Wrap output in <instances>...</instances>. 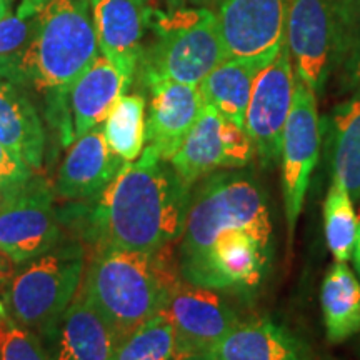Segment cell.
Masks as SVG:
<instances>
[{
	"label": "cell",
	"mask_w": 360,
	"mask_h": 360,
	"mask_svg": "<svg viewBox=\"0 0 360 360\" xmlns=\"http://www.w3.org/2000/svg\"><path fill=\"white\" fill-rule=\"evenodd\" d=\"M152 147L125 162L96 197L82 233L94 250L152 252L182 236L191 187Z\"/></svg>",
	"instance_id": "obj_1"
},
{
	"label": "cell",
	"mask_w": 360,
	"mask_h": 360,
	"mask_svg": "<svg viewBox=\"0 0 360 360\" xmlns=\"http://www.w3.org/2000/svg\"><path fill=\"white\" fill-rule=\"evenodd\" d=\"M98 52L90 0H37L29 37L0 57V75L64 103Z\"/></svg>",
	"instance_id": "obj_2"
},
{
	"label": "cell",
	"mask_w": 360,
	"mask_h": 360,
	"mask_svg": "<svg viewBox=\"0 0 360 360\" xmlns=\"http://www.w3.org/2000/svg\"><path fill=\"white\" fill-rule=\"evenodd\" d=\"M172 245L160 249L92 250L80 289L96 305L119 345L160 314L170 292L182 281Z\"/></svg>",
	"instance_id": "obj_3"
},
{
	"label": "cell",
	"mask_w": 360,
	"mask_h": 360,
	"mask_svg": "<svg viewBox=\"0 0 360 360\" xmlns=\"http://www.w3.org/2000/svg\"><path fill=\"white\" fill-rule=\"evenodd\" d=\"M245 231L272 249V217L262 184L250 172H212L192 187L180 242V270L197 262L222 232Z\"/></svg>",
	"instance_id": "obj_4"
},
{
	"label": "cell",
	"mask_w": 360,
	"mask_h": 360,
	"mask_svg": "<svg viewBox=\"0 0 360 360\" xmlns=\"http://www.w3.org/2000/svg\"><path fill=\"white\" fill-rule=\"evenodd\" d=\"M150 29L155 40L143 49L141 80H174L200 85L215 67L227 60L220 37L217 13L207 7L155 11Z\"/></svg>",
	"instance_id": "obj_5"
},
{
	"label": "cell",
	"mask_w": 360,
	"mask_h": 360,
	"mask_svg": "<svg viewBox=\"0 0 360 360\" xmlns=\"http://www.w3.org/2000/svg\"><path fill=\"white\" fill-rule=\"evenodd\" d=\"M85 270V250L80 244L53 247L30 260L8 285L7 304L13 321L49 337L79 292Z\"/></svg>",
	"instance_id": "obj_6"
},
{
	"label": "cell",
	"mask_w": 360,
	"mask_h": 360,
	"mask_svg": "<svg viewBox=\"0 0 360 360\" xmlns=\"http://www.w3.org/2000/svg\"><path fill=\"white\" fill-rule=\"evenodd\" d=\"M347 12L349 0H289L285 42L299 80L315 94L339 69Z\"/></svg>",
	"instance_id": "obj_7"
},
{
	"label": "cell",
	"mask_w": 360,
	"mask_h": 360,
	"mask_svg": "<svg viewBox=\"0 0 360 360\" xmlns=\"http://www.w3.org/2000/svg\"><path fill=\"white\" fill-rule=\"evenodd\" d=\"M321 134L322 125L319 119L315 92L302 80H297L294 102L283 129L281 150L283 210L290 242L302 212L310 177L319 160Z\"/></svg>",
	"instance_id": "obj_8"
},
{
	"label": "cell",
	"mask_w": 360,
	"mask_h": 360,
	"mask_svg": "<svg viewBox=\"0 0 360 360\" xmlns=\"http://www.w3.org/2000/svg\"><path fill=\"white\" fill-rule=\"evenodd\" d=\"M295 84L289 45L283 42L277 57L255 79L245 114V130L265 169H272L281 160L282 135L294 102Z\"/></svg>",
	"instance_id": "obj_9"
},
{
	"label": "cell",
	"mask_w": 360,
	"mask_h": 360,
	"mask_svg": "<svg viewBox=\"0 0 360 360\" xmlns=\"http://www.w3.org/2000/svg\"><path fill=\"white\" fill-rule=\"evenodd\" d=\"M255 157L245 127L224 119L217 110L205 105L170 165L186 184L193 187L207 174L219 169H242Z\"/></svg>",
	"instance_id": "obj_10"
},
{
	"label": "cell",
	"mask_w": 360,
	"mask_h": 360,
	"mask_svg": "<svg viewBox=\"0 0 360 360\" xmlns=\"http://www.w3.org/2000/svg\"><path fill=\"white\" fill-rule=\"evenodd\" d=\"M177 335L175 360L207 354L238 323V317L217 290L180 281L160 310Z\"/></svg>",
	"instance_id": "obj_11"
},
{
	"label": "cell",
	"mask_w": 360,
	"mask_h": 360,
	"mask_svg": "<svg viewBox=\"0 0 360 360\" xmlns=\"http://www.w3.org/2000/svg\"><path fill=\"white\" fill-rule=\"evenodd\" d=\"M53 197L45 180L32 177L11 200L0 205V250L25 264L47 254L60 238Z\"/></svg>",
	"instance_id": "obj_12"
},
{
	"label": "cell",
	"mask_w": 360,
	"mask_h": 360,
	"mask_svg": "<svg viewBox=\"0 0 360 360\" xmlns=\"http://www.w3.org/2000/svg\"><path fill=\"white\" fill-rule=\"evenodd\" d=\"M272 249L245 231H227L202 257L180 270L187 282L220 292H250L262 281Z\"/></svg>",
	"instance_id": "obj_13"
},
{
	"label": "cell",
	"mask_w": 360,
	"mask_h": 360,
	"mask_svg": "<svg viewBox=\"0 0 360 360\" xmlns=\"http://www.w3.org/2000/svg\"><path fill=\"white\" fill-rule=\"evenodd\" d=\"M289 0H220L217 20L227 57L278 51L285 40Z\"/></svg>",
	"instance_id": "obj_14"
},
{
	"label": "cell",
	"mask_w": 360,
	"mask_h": 360,
	"mask_svg": "<svg viewBox=\"0 0 360 360\" xmlns=\"http://www.w3.org/2000/svg\"><path fill=\"white\" fill-rule=\"evenodd\" d=\"M98 51L134 80L155 8L148 0H90Z\"/></svg>",
	"instance_id": "obj_15"
},
{
	"label": "cell",
	"mask_w": 360,
	"mask_h": 360,
	"mask_svg": "<svg viewBox=\"0 0 360 360\" xmlns=\"http://www.w3.org/2000/svg\"><path fill=\"white\" fill-rule=\"evenodd\" d=\"M150 107L146 129V142L160 159L170 162L205 109L199 85L174 80L147 84Z\"/></svg>",
	"instance_id": "obj_16"
},
{
	"label": "cell",
	"mask_w": 360,
	"mask_h": 360,
	"mask_svg": "<svg viewBox=\"0 0 360 360\" xmlns=\"http://www.w3.org/2000/svg\"><path fill=\"white\" fill-rule=\"evenodd\" d=\"M125 162L105 141L102 127L84 134L69 148L56 180V193L67 200L96 199Z\"/></svg>",
	"instance_id": "obj_17"
},
{
	"label": "cell",
	"mask_w": 360,
	"mask_h": 360,
	"mask_svg": "<svg viewBox=\"0 0 360 360\" xmlns=\"http://www.w3.org/2000/svg\"><path fill=\"white\" fill-rule=\"evenodd\" d=\"M49 337L53 360H112L119 347L110 326L80 287Z\"/></svg>",
	"instance_id": "obj_18"
},
{
	"label": "cell",
	"mask_w": 360,
	"mask_h": 360,
	"mask_svg": "<svg viewBox=\"0 0 360 360\" xmlns=\"http://www.w3.org/2000/svg\"><path fill=\"white\" fill-rule=\"evenodd\" d=\"M130 84L132 80L115 69L109 58L98 53L69 92L74 137L79 139L89 130L101 127Z\"/></svg>",
	"instance_id": "obj_19"
},
{
	"label": "cell",
	"mask_w": 360,
	"mask_h": 360,
	"mask_svg": "<svg viewBox=\"0 0 360 360\" xmlns=\"http://www.w3.org/2000/svg\"><path fill=\"white\" fill-rule=\"evenodd\" d=\"M278 51L254 57H231L215 67L199 85L205 105L217 110L224 119L245 127L247 107L255 79L277 57Z\"/></svg>",
	"instance_id": "obj_20"
},
{
	"label": "cell",
	"mask_w": 360,
	"mask_h": 360,
	"mask_svg": "<svg viewBox=\"0 0 360 360\" xmlns=\"http://www.w3.org/2000/svg\"><path fill=\"white\" fill-rule=\"evenodd\" d=\"M205 355L210 360H309L302 342L270 319L238 323Z\"/></svg>",
	"instance_id": "obj_21"
},
{
	"label": "cell",
	"mask_w": 360,
	"mask_h": 360,
	"mask_svg": "<svg viewBox=\"0 0 360 360\" xmlns=\"http://www.w3.org/2000/svg\"><path fill=\"white\" fill-rule=\"evenodd\" d=\"M45 129L25 89L0 75V143L15 152L32 170L44 164Z\"/></svg>",
	"instance_id": "obj_22"
},
{
	"label": "cell",
	"mask_w": 360,
	"mask_h": 360,
	"mask_svg": "<svg viewBox=\"0 0 360 360\" xmlns=\"http://www.w3.org/2000/svg\"><path fill=\"white\" fill-rule=\"evenodd\" d=\"M332 177L340 180L352 200L360 199V92L339 103L328 119Z\"/></svg>",
	"instance_id": "obj_23"
},
{
	"label": "cell",
	"mask_w": 360,
	"mask_h": 360,
	"mask_svg": "<svg viewBox=\"0 0 360 360\" xmlns=\"http://www.w3.org/2000/svg\"><path fill=\"white\" fill-rule=\"evenodd\" d=\"M321 307L328 342L340 344L360 332V282L347 262H335L328 269Z\"/></svg>",
	"instance_id": "obj_24"
},
{
	"label": "cell",
	"mask_w": 360,
	"mask_h": 360,
	"mask_svg": "<svg viewBox=\"0 0 360 360\" xmlns=\"http://www.w3.org/2000/svg\"><path fill=\"white\" fill-rule=\"evenodd\" d=\"M102 129L109 147L120 159L137 160L146 146V98L139 94L120 97Z\"/></svg>",
	"instance_id": "obj_25"
},
{
	"label": "cell",
	"mask_w": 360,
	"mask_h": 360,
	"mask_svg": "<svg viewBox=\"0 0 360 360\" xmlns=\"http://www.w3.org/2000/svg\"><path fill=\"white\" fill-rule=\"evenodd\" d=\"M357 225L352 197L340 180L332 179L323 202V232L328 250L337 262H347L352 259Z\"/></svg>",
	"instance_id": "obj_26"
},
{
	"label": "cell",
	"mask_w": 360,
	"mask_h": 360,
	"mask_svg": "<svg viewBox=\"0 0 360 360\" xmlns=\"http://www.w3.org/2000/svg\"><path fill=\"white\" fill-rule=\"evenodd\" d=\"M177 335L172 322L157 314L119 345L112 360H175Z\"/></svg>",
	"instance_id": "obj_27"
},
{
	"label": "cell",
	"mask_w": 360,
	"mask_h": 360,
	"mask_svg": "<svg viewBox=\"0 0 360 360\" xmlns=\"http://www.w3.org/2000/svg\"><path fill=\"white\" fill-rule=\"evenodd\" d=\"M0 360H53L35 332L0 314Z\"/></svg>",
	"instance_id": "obj_28"
},
{
	"label": "cell",
	"mask_w": 360,
	"mask_h": 360,
	"mask_svg": "<svg viewBox=\"0 0 360 360\" xmlns=\"http://www.w3.org/2000/svg\"><path fill=\"white\" fill-rule=\"evenodd\" d=\"M339 69L345 87L355 94L360 92V0H349L347 29Z\"/></svg>",
	"instance_id": "obj_29"
},
{
	"label": "cell",
	"mask_w": 360,
	"mask_h": 360,
	"mask_svg": "<svg viewBox=\"0 0 360 360\" xmlns=\"http://www.w3.org/2000/svg\"><path fill=\"white\" fill-rule=\"evenodd\" d=\"M37 8V0H22L13 12L0 19V57L17 52L29 37Z\"/></svg>",
	"instance_id": "obj_30"
},
{
	"label": "cell",
	"mask_w": 360,
	"mask_h": 360,
	"mask_svg": "<svg viewBox=\"0 0 360 360\" xmlns=\"http://www.w3.org/2000/svg\"><path fill=\"white\" fill-rule=\"evenodd\" d=\"M32 177V169L15 152L0 143V205L17 195Z\"/></svg>",
	"instance_id": "obj_31"
},
{
	"label": "cell",
	"mask_w": 360,
	"mask_h": 360,
	"mask_svg": "<svg viewBox=\"0 0 360 360\" xmlns=\"http://www.w3.org/2000/svg\"><path fill=\"white\" fill-rule=\"evenodd\" d=\"M15 265L17 262L11 255L6 254L4 250H0V282L12 281L13 274H15Z\"/></svg>",
	"instance_id": "obj_32"
},
{
	"label": "cell",
	"mask_w": 360,
	"mask_h": 360,
	"mask_svg": "<svg viewBox=\"0 0 360 360\" xmlns=\"http://www.w3.org/2000/svg\"><path fill=\"white\" fill-rule=\"evenodd\" d=\"M352 259H354L355 269H357V272L360 274V220H359V225H357V237H355Z\"/></svg>",
	"instance_id": "obj_33"
},
{
	"label": "cell",
	"mask_w": 360,
	"mask_h": 360,
	"mask_svg": "<svg viewBox=\"0 0 360 360\" xmlns=\"http://www.w3.org/2000/svg\"><path fill=\"white\" fill-rule=\"evenodd\" d=\"M11 6H12V0H0V19L11 12Z\"/></svg>",
	"instance_id": "obj_34"
},
{
	"label": "cell",
	"mask_w": 360,
	"mask_h": 360,
	"mask_svg": "<svg viewBox=\"0 0 360 360\" xmlns=\"http://www.w3.org/2000/svg\"><path fill=\"white\" fill-rule=\"evenodd\" d=\"M162 2L167 6L169 11H174V8H179L182 7V0H162Z\"/></svg>",
	"instance_id": "obj_35"
},
{
	"label": "cell",
	"mask_w": 360,
	"mask_h": 360,
	"mask_svg": "<svg viewBox=\"0 0 360 360\" xmlns=\"http://www.w3.org/2000/svg\"><path fill=\"white\" fill-rule=\"evenodd\" d=\"M188 4H193V6H207V4H220V0H187Z\"/></svg>",
	"instance_id": "obj_36"
},
{
	"label": "cell",
	"mask_w": 360,
	"mask_h": 360,
	"mask_svg": "<svg viewBox=\"0 0 360 360\" xmlns=\"http://www.w3.org/2000/svg\"><path fill=\"white\" fill-rule=\"evenodd\" d=\"M184 360H209L205 354H195V355H191V357L184 359Z\"/></svg>",
	"instance_id": "obj_37"
},
{
	"label": "cell",
	"mask_w": 360,
	"mask_h": 360,
	"mask_svg": "<svg viewBox=\"0 0 360 360\" xmlns=\"http://www.w3.org/2000/svg\"><path fill=\"white\" fill-rule=\"evenodd\" d=\"M4 312H6V309H4V304L0 302V314H4Z\"/></svg>",
	"instance_id": "obj_38"
},
{
	"label": "cell",
	"mask_w": 360,
	"mask_h": 360,
	"mask_svg": "<svg viewBox=\"0 0 360 360\" xmlns=\"http://www.w3.org/2000/svg\"><path fill=\"white\" fill-rule=\"evenodd\" d=\"M209 360H210V359H209Z\"/></svg>",
	"instance_id": "obj_39"
}]
</instances>
